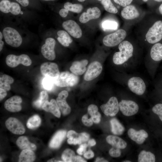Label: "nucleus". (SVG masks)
<instances>
[{"label":"nucleus","instance_id":"nucleus-29","mask_svg":"<svg viewBox=\"0 0 162 162\" xmlns=\"http://www.w3.org/2000/svg\"><path fill=\"white\" fill-rule=\"evenodd\" d=\"M111 131L116 135H120L124 132L125 129L123 125L116 118H113L110 121Z\"/></svg>","mask_w":162,"mask_h":162},{"label":"nucleus","instance_id":"nucleus-10","mask_svg":"<svg viewBox=\"0 0 162 162\" xmlns=\"http://www.w3.org/2000/svg\"><path fill=\"white\" fill-rule=\"evenodd\" d=\"M56 44L55 40L53 38H49L46 39L45 44L41 47L42 55L48 60H53L55 58L56 55L54 48Z\"/></svg>","mask_w":162,"mask_h":162},{"label":"nucleus","instance_id":"nucleus-41","mask_svg":"<svg viewBox=\"0 0 162 162\" xmlns=\"http://www.w3.org/2000/svg\"><path fill=\"white\" fill-rule=\"evenodd\" d=\"M120 149L113 147L109 150V153L112 157L117 158L120 157L121 155V152Z\"/></svg>","mask_w":162,"mask_h":162},{"label":"nucleus","instance_id":"nucleus-8","mask_svg":"<svg viewBox=\"0 0 162 162\" xmlns=\"http://www.w3.org/2000/svg\"><path fill=\"white\" fill-rule=\"evenodd\" d=\"M119 109L125 116H129L136 114L139 110L138 104L130 100H122L119 103Z\"/></svg>","mask_w":162,"mask_h":162},{"label":"nucleus","instance_id":"nucleus-61","mask_svg":"<svg viewBox=\"0 0 162 162\" xmlns=\"http://www.w3.org/2000/svg\"><path fill=\"white\" fill-rule=\"evenodd\" d=\"M143 1L144 2H146L148 1V0H143Z\"/></svg>","mask_w":162,"mask_h":162},{"label":"nucleus","instance_id":"nucleus-24","mask_svg":"<svg viewBox=\"0 0 162 162\" xmlns=\"http://www.w3.org/2000/svg\"><path fill=\"white\" fill-rule=\"evenodd\" d=\"M150 56L152 61L159 62L162 60V44L157 43L154 44L150 51Z\"/></svg>","mask_w":162,"mask_h":162},{"label":"nucleus","instance_id":"nucleus-23","mask_svg":"<svg viewBox=\"0 0 162 162\" xmlns=\"http://www.w3.org/2000/svg\"><path fill=\"white\" fill-rule=\"evenodd\" d=\"M42 108L46 112L52 113L58 118L60 117V109L56 101L54 99H51L50 102L48 100L46 101L43 104Z\"/></svg>","mask_w":162,"mask_h":162},{"label":"nucleus","instance_id":"nucleus-47","mask_svg":"<svg viewBox=\"0 0 162 162\" xmlns=\"http://www.w3.org/2000/svg\"><path fill=\"white\" fill-rule=\"evenodd\" d=\"M69 11L65 9L62 8L59 11V14L62 17L64 18L66 17Z\"/></svg>","mask_w":162,"mask_h":162},{"label":"nucleus","instance_id":"nucleus-53","mask_svg":"<svg viewBox=\"0 0 162 162\" xmlns=\"http://www.w3.org/2000/svg\"><path fill=\"white\" fill-rule=\"evenodd\" d=\"M95 162H107L108 161L103 158H96Z\"/></svg>","mask_w":162,"mask_h":162},{"label":"nucleus","instance_id":"nucleus-6","mask_svg":"<svg viewBox=\"0 0 162 162\" xmlns=\"http://www.w3.org/2000/svg\"><path fill=\"white\" fill-rule=\"evenodd\" d=\"M127 85L130 90L138 95H142L146 91V86L144 80L139 76H134L129 78Z\"/></svg>","mask_w":162,"mask_h":162},{"label":"nucleus","instance_id":"nucleus-34","mask_svg":"<svg viewBox=\"0 0 162 162\" xmlns=\"http://www.w3.org/2000/svg\"><path fill=\"white\" fill-rule=\"evenodd\" d=\"M41 120L38 115H34L30 118L27 123V126L29 129H34L39 127Z\"/></svg>","mask_w":162,"mask_h":162},{"label":"nucleus","instance_id":"nucleus-27","mask_svg":"<svg viewBox=\"0 0 162 162\" xmlns=\"http://www.w3.org/2000/svg\"><path fill=\"white\" fill-rule=\"evenodd\" d=\"M17 146L21 149H29L35 150L37 148L36 146L34 143L30 142L27 138L25 136L19 137L16 141Z\"/></svg>","mask_w":162,"mask_h":162},{"label":"nucleus","instance_id":"nucleus-59","mask_svg":"<svg viewBox=\"0 0 162 162\" xmlns=\"http://www.w3.org/2000/svg\"><path fill=\"white\" fill-rule=\"evenodd\" d=\"M85 0H78L79 2H84Z\"/></svg>","mask_w":162,"mask_h":162},{"label":"nucleus","instance_id":"nucleus-4","mask_svg":"<svg viewBox=\"0 0 162 162\" xmlns=\"http://www.w3.org/2000/svg\"><path fill=\"white\" fill-rule=\"evenodd\" d=\"M146 39L149 44H154L162 39V21L155 22L148 29L146 34Z\"/></svg>","mask_w":162,"mask_h":162},{"label":"nucleus","instance_id":"nucleus-37","mask_svg":"<svg viewBox=\"0 0 162 162\" xmlns=\"http://www.w3.org/2000/svg\"><path fill=\"white\" fill-rule=\"evenodd\" d=\"M101 2L106 11L114 14L118 12L117 9L112 4L111 0H102Z\"/></svg>","mask_w":162,"mask_h":162},{"label":"nucleus","instance_id":"nucleus-48","mask_svg":"<svg viewBox=\"0 0 162 162\" xmlns=\"http://www.w3.org/2000/svg\"><path fill=\"white\" fill-rule=\"evenodd\" d=\"M58 41L63 46L68 47L69 46L70 44L63 39L60 37H58L57 38Z\"/></svg>","mask_w":162,"mask_h":162},{"label":"nucleus","instance_id":"nucleus-51","mask_svg":"<svg viewBox=\"0 0 162 162\" xmlns=\"http://www.w3.org/2000/svg\"><path fill=\"white\" fill-rule=\"evenodd\" d=\"M75 162H86V161L80 156L77 155L75 156Z\"/></svg>","mask_w":162,"mask_h":162},{"label":"nucleus","instance_id":"nucleus-20","mask_svg":"<svg viewBox=\"0 0 162 162\" xmlns=\"http://www.w3.org/2000/svg\"><path fill=\"white\" fill-rule=\"evenodd\" d=\"M128 134L131 140L138 144H142L148 137V134L145 130L142 129L136 131L133 128L128 130Z\"/></svg>","mask_w":162,"mask_h":162},{"label":"nucleus","instance_id":"nucleus-2","mask_svg":"<svg viewBox=\"0 0 162 162\" xmlns=\"http://www.w3.org/2000/svg\"><path fill=\"white\" fill-rule=\"evenodd\" d=\"M78 76L68 71H64L60 73L57 78L54 79L55 84L59 87L73 86L78 82Z\"/></svg>","mask_w":162,"mask_h":162},{"label":"nucleus","instance_id":"nucleus-49","mask_svg":"<svg viewBox=\"0 0 162 162\" xmlns=\"http://www.w3.org/2000/svg\"><path fill=\"white\" fill-rule=\"evenodd\" d=\"M7 95V91L3 88H0V101L4 98Z\"/></svg>","mask_w":162,"mask_h":162},{"label":"nucleus","instance_id":"nucleus-12","mask_svg":"<svg viewBox=\"0 0 162 162\" xmlns=\"http://www.w3.org/2000/svg\"><path fill=\"white\" fill-rule=\"evenodd\" d=\"M102 64L95 61L92 62L88 66L84 76V79L87 81L92 80L98 76L102 72Z\"/></svg>","mask_w":162,"mask_h":162},{"label":"nucleus","instance_id":"nucleus-31","mask_svg":"<svg viewBox=\"0 0 162 162\" xmlns=\"http://www.w3.org/2000/svg\"><path fill=\"white\" fill-rule=\"evenodd\" d=\"M98 110V107L94 104L90 105L88 108V114L91 116L93 122L95 123H99L101 119V114Z\"/></svg>","mask_w":162,"mask_h":162},{"label":"nucleus","instance_id":"nucleus-18","mask_svg":"<svg viewBox=\"0 0 162 162\" xmlns=\"http://www.w3.org/2000/svg\"><path fill=\"white\" fill-rule=\"evenodd\" d=\"M68 95V92L63 90L58 94L56 101L60 110L64 115L70 113L71 108L66 101V99Z\"/></svg>","mask_w":162,"mask_h":162},{"label":"nucleus","instance_id":"nucleus-55","mask_svg":"<svg viewBox=\"0 0 162 162\" xmlns=\"http://www.w3.org/2000/svg\"><path fill=\"white\" fill-rule=\"evenodd\" d=\"M159 11L160 14L162 15V3L160 5L159 8Z\"/></svg>","mask_w":162,"mask_h":162},{"label":"nucleus","instance_id":"nucleus-35","mask_svg":"<svg viewBox=\"0 0 162 162\" xmlns=\"http://www.w3.org/2000/svg\"><path fill=\"white\" fill-rule=\"evenodd\" d=\"M76 155L74 152L70 149H66L63 152L62 158L64 162H75Z\"/></svg>","mask_w":162,"mask_h":162},{"label":"nucleus","instance_id":"nucleus-32","mask_svg":"<svg viewBox=\"0 0 162 162\" xmlns=\"http://www.w3.org/2000/svg\"><path fill=\"white\" fill-rule=\"evenodd\" d=\"M139 162H154L155 158L154 155L150 152L142 150L138 156Z\"/></svg>","mask_w":162,"mask_h":162},{"label":"nucleus","instance_id":"nucleus-28","mask_svg":"<svg viewBox=\"0 0 162 162\" xmlns=\"http://www.w3.org/2000/svg\"><path fill=\"white\" fill-rule=\"evenodd\" d=\"M34 153L33 151L29 149L23 150L19 157V162H32L35 159Z\"/></svg>","mask_w":162,"mask_h":162},{"label":"nucleus","instance_id":"nucleus-38","mask_svg":"<svg viewBox=\"0 0 162 162\" xmlns=\"http://www.w3.org/2000/svg\"><path fill=\"white\" fill-rule=\"evenodd\" d=\"M55 84L54 79L48 77H45L42 81V85L46 90H51L53 88Z\"/></svg>","mask_w":162,"mask_h":162},{"label":"nucleus","instance_id":"nucleus-45","mask_svg":"<svg viewBox=\"0 0 162 162\" xmlns=\"http://www.w3.org/2000/svg\"><path fill=\"white\" fill-rule=\"evenodd\" d=\"M87 146V145L86 143L81 145L79 148L77 150V153L80 155L84 154L86 152Z\"/></svg>","mask_w":162,"mask_h":162},{"label":"nucleus","instance_id":"nucleus-5","mask_svg":"<svg viewBox=\"0 0 162 162\" xmlns=\"http://www.w3.org/2000/svg\"><path fill=\"white\" fill-rule=\"evenodd\" d=\"M127 35V32L124 30L119 29L114 32L105 36L103 38V42L104 45L106 46H115L123 41Z\"/></svg>","mask_w":162,"mask_h":162},{"label":"nucleus","instance_id":"nucleus-44","mask_svg":"<svg viewBox=\"0 0 162 162\" xmlns=\"http://www.w3.org/2000/svg\"><path fill=\"white\" fill-rule=\"evenodd\" d=\"M116 3L120 6L125 7L129 5L132 2L133 0H113Z\"/></svg>","mask_w":162,"mask_h":162},{"label":"nucleus","instance_id":"nucleus-22","mask_svg":"<svg viewBox=\"0 0 162 162\" xmlns=\"http://www.w3.org/2000/svg\"><path fill=\"white\" fill-rule=\"evenodd\" d=\"M88 63V61L86 59L74 61L70 66V70L76 75H81L86 70V66Z\"/></svg>","mask_w":162,"mask_h":162},{"label":"nucleus","instance_id":"nucleus-1","mask_svg":"<svg viewBox=\"0 0 162 162\" xmlns=\"http://www.w3.org/2000/svg\"><path fill=\"white\" fill-rule=\"evenodd\" d=\"M119 51L115 53L112 60L117 65H122L125 64L133 56L134 47L129 41L123 40L118 46Z\"/></svg>","mask_w":162,"mask_h":162},{"label":"nucleus","instance_id":"nucleus-56","mask_svg":"<svg viewBox=\"0 0 162 162\" xmlns=\"http://www.w3.org/2000/svg\"><path fill=\"white\" fill-rule=\"evenodd\" d=\"M158 116L160 120L162 122V113Z\"/></svg>","mask_w":162,"mask_h":162},{"label":"nucleus","instance_id":"nucleus-36","mask_svg":"<svg viewBox=\"0 0 162 162\" xmlns=\"http://www.w3.org/2000/svg\"><path fill=\"white\" fill-rule=\"evenodd\" d=\"M64 8L69 11L77 13H80L83 8L81 4H72L69 2L65 3L64 4Z\"/></svg>","mask_w":162,"mask_h":162},{"label":"nucleus","instance_id":"nucleus-3","mask_svg":"<svg viewBox=\"0 0 162 162\" xmlns=\"http://www.w3.org/2000/svg\"><path fill=\"white\" fill-rule=\"evenodd\" d=\"M2 33L5 42L9 45L14 47L20 46L22 43V38L19 32L10 27L5 28Z\"/></svg>","mask_w":162,"mask_h":162},{"label":"nucleus","instance_id":"nucleus-30","mask_svg":"<svg viewBox=\"0 0 162 162\" xmlns=\"http://www.w3.org/2000/svg\"><path fill=\"white\" fill-rule=\"evenodd\" d=\"M14 82V79L12 77L6 74H3L0 78V88L7 91H9L11 88L10 85Z\"/></svg>","mask_w":162,"mask_h":162},{"label":"nucleus","instance_id":"nucleus-60","mask_svg":"<svg viewBox=\"0 0 162 162\" xmlns=\"http://www.w3.org/2000/svg\"><path fill=\"white\" fill-rule=\"evenodd\" d=\"M42 0L44 1H54V0Z\"/></svg>","mask_w":162,"mask_h":162},{"label":"nucleus","instance_id":"nucleus-46","mask_svg":"<svg viewBox=\"0 0 162 162\" xmlns=\"http://www.w3.org/2000/svg\"><path fill=\"white\" fill-rule=\"evenodd\" d=\"M94 155L93 152L91 150H89L84 154V157L86 158L89 159L93 158Z\"/></svg>","mask_w":162,"mask_h":162},{"label":"nucleus","instance_id":"nucleus-9","mask_svg":"<svg viewBox=\"0 0 162 162\" xmlns=\"http://www.w3.org/2000/svg\"><path fill=\"white\" fill-rule=\"evenodd\" d=\"M100 108L105 115L113 117L115 116L119 111V104L116 98L112 97L106 104L101 105Z\"/></svg>","mask_w":162,"mask_h":162},{"label":"nucleus","instance_id":"nucleus-7","mask_svg":"<svg viewBox=\"0 0 162 162\" xmlns=\"http://www.w3.org/2000/svg\"><path fill=\"white\" fill-rule=\"evenodd\" d=\"M5 61L7 65L11 68L16 67L20 64L28 66L32 63L29 57L25 54H22L19 56L9 55L6 57Z\"/></svg>","mask_w":162,"mask_h":162},{"label":"nucleus","instance_id":"nucleus-33","mask_svg":"<svg viewBox=\"0 0 162 162\" xmlns=\"http://www.w3.org/2000/svg\"><path fill=\"white\" fill-rule=\"evenodd\" d=\"M48 95L47 92L43 91L40 93L39 98L33 102V104L37 108H42L43 104L48 100Z\"/></svg>","mask_w":162,"mask_h":162},{"label":"nucleus","instance_id":"nucleus-54","mask_svg":"<svg viewBox=\"0 0 162 162\" xmlns=\"http://www.w3.org/2000/svg\"><path fill=\"white\" fill-rule=\"evenodd\" d=\"M4 45V42L2 40H0V51H1L3 49Z\"/></svg>","mask_w":162,"mask_h":162},{"label":"nucleus","instance_id":"nucleus-50","mask_svg":"<svg viewBox=\"0 0 162 162\" xmlns=\"http://www.w3.org/2000/svg\"><path fill=\"white\" fill-rule=\"evenodd\" d=\"M22 6L26 7L29 4V0H16Z\"/></svg>","mask_w":162,"mask_h":162},{"label":"nucleus","instance_id":"nucleus-15","mask_svg":"<svg viewBox=\"0 0 162 162\" xmlns=\"http://www.w3.org/2000/svg\"><path fill=\"white\" fill-rule=\"evenodd\" d=\"M0 10L4 13L10 12L14 15H18L21 13V8L19 4L11 2L8 0H2L0 2Z\"/></svg>","mask_w":162,"mask_h":162},{"label":"nucleus","instance_id":"nucleus-16","mask_svg":"<svg viewBox=\"0 0 162 162\" xmlns=\"http://www.w3.org/2000/svg\"><path fill=\"white\" fill-rule=\"evenodd\" d=\"M68 138L67 140L70 144H80L87 141L89 138V135L86 133L78 134L73 130L69 131L67 134Z\"/></svg>","mask_w":162,"mask_h":162},{"label":"nucleus","instance_id":"nucleus-40","mask_svg":"<svg viewBox=\"0 0 162 162\" xmlns=\"http://www.w3.org/2000/svg\"><path fill=\"white\" fill-rule=\"evenodd\" d=\"M58 37H60L69 44L71 43L73 40L68 32L65 31L60 30L57 32Z\"/></svg>","mask_w":162,"mask_h":162},{"label":"nucleus","instance_id":"nucleus-25","mask_svg":"<svg viewBox=\"0 0 162 162\" xmlns=\"http://www.w3.org/2000/svg\"><path fill=\"white\" fill-rule=\"evenodd\" d=\"M106 140L107 142L113 147L120 149H124L127 146V143L124 140L116 136L109 135L106 137Z\"/></svg>","mask_w":162,"mask_h":162},{"label":"nucleus","instance_id":"nucleus-43","mask_svg":"<svg viewBox=\"0 0 162 162\" xmlns=\"http://www.w3.org/2000/svg\"><path fill=\"white\" fill-rule=\"evenodd\" d=\"M83 124L87 126H91L93 124V121L91 118H88L87 115H84L82 118Z\"/></svg>","mask_w":162,"mask_h":162},{"label":"nucleus","instance_id":"nucleus-21","mask_svg":"<svg viewBox=\"0 0 162 162\" xmlns=\"http://www.w3.org/2000/svg\"><path fill=\"white\" fill-rule=\"evenodd\" d=\"M122 17L126 20H133L138 18L140 14L136 7L133 5H129L123 8L121 11Z\"/></svg>","mask_w":162,"mask_h":162},{"label":"nucleus","instance_id":"nucleus-11","mask_svg":"<svg viewBox=\"0 0 162 162\" xmlns=\"http://www.w3.org/2000/svg\"><path fill=\"white\" fill-rule=\"evenodd\" d=\"M40 70L41 74L45 77L53 79L58 77L60 73L57 64L50 62L42 63L40 65Z\"/></svg>","mask_w":162,"mask_h":162},{"label":"nucleus","instance_id":"nucleus-26","mask_svg":"<svg viewBox=\"0 0 162 162\" xmlns=\"http://www.w3.org/2000/svg\"><path fill=\"white\" fill-rule=\"evenodd\" d=\"M66 133V131L64 130H59L56 132L50 142V147L53 148L59 147L65 138Z\"/></svg>","mask_w":162,"mask_h":162},{"label":"nucleus","instance_id":"nucleus-58","mask_svg":"<svg viewBox=\"0 0 162 162\" xmlns=\"http://www.w3.org/2000/svg\"><path fill=\"white\" fill-rule=\"evenodd\" d=\"M123 162H131V161L129 160H126L123 161Z\"/></svg>","mask_w":162,"mask_h":162},{"label":"nucleus","instance_id":"nucleus-62","mask_svg":"<svg viewBox=\"0 0 162 162\" xmlns=\"http://www.w3.org/2000/svg\"><path fill=\"white\" fill-rule=\"evenodd\" d=\"M98 0L99 1H101L102 0Z\"/></svg>","mask_w":162,"mask_h":162},{"label":"nucleus","instance_id":"nucleus-39","mask_svg":"<svg viewBox=\"0 0 162 162\" xmlns=\"http://www.w3.org/2000/svg\"><path fill=\"white\" fill-rule=\"evenodd\" d=\"M118 26V24L116 22L110 20H105L102 24V27L104 28L108 29H116Z\"/></svg>","mask_w":162,"mask_h":162},{"label":"nucleus","instance_id":"nucleus-57","mask_svg":"<svg viewBox=\"0 0 162 162\" xmlns=\"http://www.w3.org/2000/svg\"><path fill=\"white\" fill-rule=\"evenodd\" d=\"M154 0L158 2H162V0Z\"/></svg>","mask_w":162,"mask_h":162},{"label":"nucleus","instance_id":"nucleus-14","mask_svg":"<svg viewBox=\"0 0 162 162\" xmlns=\"http://www.w3.org/2000/svg\"><path fill=\"white\" fill-rule=\"evenodd\" d=\"M7 128L11 132L16 134H22L24 133L25 129L22 124L16 118H9L5 122Z\"/></svg>","mask_w":162,"mask_h":162},{"label":"nucleus","instance_id":"nucleus-17","mask_svg":"<svg viewBox=\"0 0 162 162\" xmlns=\"http://www.w3.org/2000/svg\"><path fill=\"white\" fill-rule=\"evenodd\" d=\"M22 98L19 96L15 95L7 99L4 104L5 108L8 111L15 112L20 111L22 109L21 104Z\"/></svg>","mask_w":162,"mask_h":162},{"label":"nucleus","instance_id":"nucleus-19","mask_svg":"<svg viewBox=\"0 0 162 162\" xmlns=\"http://www.w3.org/2000/svg\"><path fill=\"white\" fill-rule=\"evenodd\" d=\"M100 14V11L98 7L89 8L87 9L86 12H83L81 14L79 20L81 23H85L91 20L98 19Z\"/></svg>","mask_w":162,"mask_h":162},{"label":"nucleus","instance_id":"nucleus-52","mask_svg":"<svg viewBox=\"0 0 162 162\" xmlns=\"http://www.w3.org/2000/svg\"><path fill=\"white\" fill-rule=\"evenodd\" d=\"M96 143L95 140L94 139H92L88 141V144L89 146H94Z\"/></svg>","mask_w":162,"mask_h":162},{"label":"nucleus","instance_id":"nucleus-42","mask_svg":"<svg viewBox=\"0 0 162 162\" xmlns=\"http://www.w3.org/2000/svg\"><path fill=\"white\" fill-rule=\"evenodd\" d=\"M154 113L158 116L162 113V104L159 103L155 105L152 108Z\"/></svg>","mask_w":162,"mask_h":162},{"label":"nucleus","instance_id":"nucleus-13","mask_svg":"<svg viewBox=\"0 0 162 162\" xmlns=\"http://www.w3.org/2000/svg\"><path fill=\"white\" fill-rule=\"evenodd\" d=\"M63 28L73 37L78 38H81L82 32L79 25L74 20H68L63 22Z\"/></svg>","mask_w":162,"mask_h":162}]
</instances>
